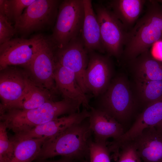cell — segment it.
Listing matches in <instances>:
<instances>
[{
	"instance_id": "obj_1",
	"label": "cell",
	"mask_w": 162,
	"mask_h": 162,
	"mask_svg": "<svg viewBox=\"0 0 162 162\" xmlns=\"http://www.w3.org/2000/svg\"><path fill=\"white\" fill-rule=\"evenodd\" d=\"M79 104L64 98L50 100L36 108L27 110L11 109L0 113L1 121L7 129L17 134L58 118L60 116L80 112Z\"/></svg>"
},
{
	"instance_id": "obj_2",
	"label": "cell",
	"mask_w": 162,
	"mask_h": 162,
	"mask_svg": "<svg viewBox=\"0 0 162 162\" xmlns=\"http://www.w3.org/2000/svg\"><path fill=\"white\" fill-rule=\"evenodd\" d=\"M144 14L127 32L122 55L128 61L162 40V5L150 1Z\"/></svg>"
},
{
	"instance_id": "obj_3",
	"label": "cell",
	"mask_w": 162,
	"mask_h": 162,
	"mask_svg": "<svg viewBox=\"0 0 162 162\" xmlns=\"http://www.w3.org/2000/svg\"><path fill=\"white\" fill-rule=\"evenodd\" d=\"M92 133L89 121L73 125L43 144L36 160L61 156L72 160L89 158V143Z\"/></svg>"
},
{
	"instance_id": "obj_4",
	"label": "cell",
	"mask_w": 162,
	"mask_h": 162,
	"mask_svg": "<svg viewBox=\"0 0 162 162\" xmlns=\"http://www.w3.org/2000/svg\"><path fill=\"white\" fill-rule=\"evenodd\" d=\"M131 88L124 76H116L100 95L95 108L106 112L124 128L138 106Z\"/></svg>"
},
{
	"instance_id": "obj_5",
	"label": "cell",
	"mask_w": 162,
	"mask_h": 162,
	"mask_svg": "<svg viewBox=\"0 0 162 162\" xmlns=\"http://www.w3.org/2000/svg\"><path fill=\"white\" fill-rule=\"evenodd\" d=\"M84 14L83 0L62 1L52 33L49 37L56 49L64 47L81 35Z\"/></svg>"
},
{
	"instance_id": "obj_6",
	"label": "cell",
	"mask_w": 162,
	"mask_h": 162,
	"mask_svg": "<svg viewBox=\"0 0 162 162\" xmlns=\"http://www.w3.org/2000/svg\"><path fill=\"white\" fill-rule=\"evenodd\" d=\"M56 49L49 37L39 35L35 54L28 63L23 65L32 81L52 94L58 92L54 78Z\"/></svg>"
},
{
	"instance_id": "obj_7",
	"label": "cell",
	"mask_w": 162,
	"mask_h": 162,
	"mask_svg": "<svg viewBox=\"0 0 162 162\" xmlns=\"http://www.w3.org/2000/svg\"><path fill=\"white\" fill-rule=\"evenodd\" d=\"M61 2L59 0H34L24 10L14 24L17 33L26 36L53 26Z\"/></svg>"
},
{
	"instance_id": "obj_8",
	"label": "cell",
	"mask_w": 162,
	"mask_h": 162,
	"mask_svg": "<svg viewBox=\"0 0 162 162\" xmlns=\"http://www.w3.org/2000/svg\"><path fill=\"white\" fill-rule=\"evenodd\" d=\"M94 7L104 50L109 56L118 58L123 53L127 29L107 7L97 4H94Z\"/></svg>"
},
{
	"instance_id": "obj_9",
	"label": "cell",
	"mask_w": 162,
	"mask_h": 162,
	"mask_svg": "<svg viewBox=\"0 0 162 162\" xmlns=\"http://www.w3.org/2000/svg\"><path fill=\"white\" fill-rule=\"evenodd\" d=\"M55 55L56 62L72 70L83 92L86 94L88 93L85 74L88 61L89 52L81 35L64 47L56 49Z\"/></svg>"
},
{
	"instance_id": "obj_10",
	"label": "cell",
	"mask_w": 162,
	"mask_h": 162,
	"mask_svg": "<svg viewBox=\"0 0 162 162\" xmlns=\"http://www.w3.org/2000/svg\"><path fill=\"white\" fill-rule=\"evenodd\" d=\"M112 73V66L108 57L95 51L89 52L85 74L88 92L96 97L103 94L110 84Z\"/></svg>"
},
{
	"instance_id": "obj_11",
	"label": "cell",
	"mask_w": 162,
	"mask_h": 162,
	"mask_svg": "<svg viewBox=\"0 0 162 162\" xmlns=\"http://www.w3.org/2000/svg\"><path fill=\"white\" fill-rule=\"evenodd\" d=\"M26 73L10 66L0 70V113L13 108L21 99L26 89Z\"/></svg>"
},
{
	"instance_id": "obj_12",
	"label": "cell",
	"mask_w": 162,
	"mask_h": 162,
	"mask_svg": "<svg viewBox=\"0 0 162 162\" xmlns=\"http://www.w3.org/2000/svg\"><path fill=\"white\" fill-rule=\"evenodd\" d=\"M39 37L38 35L29 39L14 38L0 45V70L28 63L37 51Z\"/></svg>"
},
{
	"instance_id": "obj_13",
	"label": "cell",
	"mask_w": 162,
	"mask_h": 162,
	"mask_svg": "<svg viewBox=\"0 0 162 162\" xmlns=\"http://www.w3.org/2000/svg\"><path fill=\"white\" fill-rule=\"evenodd\" d=\"M89 116V111L84 109L81 112L56 118L38 125L26 132L14 134L11 140H17L43 137H46L48 139L57 136L73 125L83 122L88 118Z\"/></svg>"
},
{
	"instance_id": "obj_14",
	"label": "cell",
	"mask_w": 162,
	"mask_h": 162,
	"mask_svg": "<svg viewBox=\"0 0 162 162\" xmlns=\"http://www.w3.org/2000/svg\"><path fill=\"white\" fill-rule=\"evenodd\" d=\"M54 78L57 90L64 98L77 103L87 110H90L91 106L89 99L81 88L72 70L56 62Z\"/></svg>"
},
{
	"instance_id": "obj_15",
	"label": "cell",
	"mask_w": 162,
	"mask_h": 162,
	"mask_svg": "<svg viewBox=\"0 0 162 162\" xmlns=\"http://www.w3.org/2000/svg\"><path fill=\"white\" fill-rule=\"evenodd\" d=\"M89 112L88 121L94 141L106 142L110 138L116 140L125 133L123 127L106 112L92 106Z\"/></svg>"
},
{
	"instance_id": "obj_16",
	"label": "cell",
	"mask_w": 162,
	"mask_h": 162,
	"mask_svg": "<svg viewBox=\"0 0 162 162\" xmlns=\"http://www.w3.org/2000/svg\"><path fill=\"white\" fill-rule=\"evenodd\" d=\"M132 140L142 162H162V134L154 127L144 129Z\"/></svg>"
},
{
	"instance_id": "obj_17",
	"label": "cell",
	"mask_w": 162,
	"mask_h": 162,
	"mask_svg": "<svg viewBox=\"0 0 162 162\" xmlns=\"http://www.w3.org/2000/svg\"><path fill=\"white\" fill-rule=\"evenodd\" d=\"M84 17L81 35L89 52H105L102 44L99 24L92 0H83Z\"/></svg>"
},
{
	"instance_id": "obj_18",
	"label": "cell",
	"mask_w": 162,
	"mask_h": 162,
	"mask_svg": "<svg viewBox=\"0 0 162 162\" xmlns=\"http://www.w3.org/2000/svg\"><path fill=\"white\" fill-rule=\"evenodd\" d=\"M128 62L134 79L162 80V61L155 58L149 50Z\"/></svg>"
},
{
	"instance_id": "obj_19",
	"label": "cell",
	"mask_w": 162,
	"mask_h": 162,
	"mask_svg": "<svg viewBox=\"0 0 162 162\" xmlns=\"http://www.w3.org/2000/svg\"><path fill=\"white\" fill-rule=\"evenodd\" d=\"M162 120V98L144 109L121 138L124 141L133 140L144 129L154 127Z\"/></svg>"
},
{
	"instance_id": "obj_20",
	"label": "cell",
	"mask_w": 162,
	"mask_h": 162,
	"mask_svg": "<svg viewBox=\"0 0 162 162\" xmlns=\"http://www.w3.org/2000/svg\"><path fill=\"white\" fill-rule=\"evenodd\" d=\"M146 1L113 0L109 2L106 6L112 11L127 29L136 22Z\"/></svg>"
},
{
	"instance_id": "obj_21",
	"label": "cell",
	"mask_w": 162,
	"mask_h": 162,
	"mask_svg": "<svg viewBox=\"0 0 162 162\" xmlns=\"http://www.w3.org/2000/svg\"><path fill=\"white\" fill-rule=\"evenodd\" d=\"M132 91L138 105L145 108L162 98V80L134 79Z\"/></svg>"
},
{
	"instance_id": "obj_22",
	"label": "cell",
	"mask_w": 162,
	"mask_h": 162,
	"mask_svg": "<svg viewBox=\"0 0 162 162\" xmlns=\"http://www.w3.org/2000/svg\"><path fill=\"white\" fill-rule=\"evenodd\" d=\"M48 138H32L13 140L14 151L9 162H32L36 160L41 147Z\"/></svg>"
},
{
	"instance_id": "obj_23",
	"label": "cell",
	"mask_w": 162,
	"mask_h": 162,
	"mask_svg": "<svg viewBox=\"0 0 162 162\" xmlns=\"http://www.w3.org/2000/svg\"><path fill=\"white\" fill-rule=\"evenodd\" d=\"M52 95L49 92L37 86L28 75L25 93L19 102L12 109L27 110L36 108L52 100Z\"/></svg>"
},
{
	"instance_id": "obj_24",
	"label": "cell",
	"mask_w": 162,
	"mask_h": 162,
	"mask_svg": "<svg viewBox=\"0 0 162 162\" xmlns=\"http://www.w3.org/2000/svg\"><path fill=\"white\" fill-rule=\"evenodd\" d=\"M34 0H0V14L15 23L24 10Z\"/></svg>"
},
{
	"instance_id": "obj_25",
	"label": "cell",
	"mask_w": 162,
	"mask_h": 162,
	"mask_svg": "<svg viewBox=\"0 0 162 162\" xmlns=\"http://www.w3.org/2000/svg\"><path fill=\"white\" fill-rule=\"evenodd\" d=\"M112 155H118L117 162H142L133 140L110 146Z\"/></svg>"
},
{
	"instance_id": "obj_26",
	"label": "cell",
	"mask_w": 162,
	"mask_h": 162,
	"mask_svg": "<svg viewBox=\"0 0 162 162\" xmlns=\"http://www.w3.org/2000/svg\"><path fill=\"white\" fill-rule=\"evenodd\" d=\"M107 142H96L91 140L89 143L90 162H111V152Z\"/></svg>"
},
{
	"instance_id": "obj_27",
	"label": "cell",
	"mask_w": 162,
	"mask_h": 162,
	"mask_svg": "<svg viewBox=\"0 0 162 162\" xmlns=\"http://www.w3.org/2000/svg\"><path fill=\"white\" fill-rule=\"evenodd\" d=\"M5 123L0 122V162H9L12 158L14 151L12 141L8 138Z\"/></svg>"
},
{
	"instance_id": "obj_28",
	"label": "cell",
	"mask_w": 162,
	"mask_h": 162,
	"mask_svg": "<svg viewBox=\"0 0 162 162\" xmlns=\"http://www.w3.org/2000/svg\"><path fill=\"white\" fill-rule=\"evenodd\" d=\"M16 33L14 26L5 16L0 14V45L10 40Z\"/></svg>"
},
{
	"instance_id": "obj_29",
	"label": "cell",
	"mask_w": 162,
	"mask_h": 162,
	"mask_svg": "<svg viewBox=\"0 0 162 162\" xmlns=\"http://www.w3.org/2000/svg\"><path fill=\"white\" fill-rule=\"evenodd\" d=\"M157 47L154 50V56L156 58L162 61V41H160L157 43Z\"/></svg>"
},
{
	"instance_id": "obj_30",
	"label": "cell",
	"mask_w": 162,
	"mask_h": 162,
	"mask_svg": "<svg viewBox=\"0 0 162 162\" xmlns=\"http://www.w3.org/2000/svg\"><path fill=\"white\" fill-rule=\"evenodd\" d=\"M37 160L35 162H74L73 160L63 157L62 159L56 160L49 161L46 160Z\"/></svg>"
},
{
	"instance_id": "obj_31",
	"label": "cell",
	"mask_w": 162,
	"mask_h": 162,
	"mask_svg": "<svg viewBox=\"0 0 162 162\" xmlns=\"http://www.w3.org/2000/svg\"><path fill=\"white\" fill-rule=\"evenodd\" d=\"M154 127L158 131L162 134V120Z\"/></svg>"
},
{
	"instance_id": "obj_32",
	"label": "cell",
	"mask_w": 162,
	"mask_h": 162,
	"mask_svg": "<svg viewBox=\"0 0 162 162\" xmlns=\"http://www.w3.org/2000/svg\"><path fill=\"white\" fill-rule=\"evenodd\" d=\"M159 3H160L162 5V0H156Z\"/></svg>"
}]
</instances>
